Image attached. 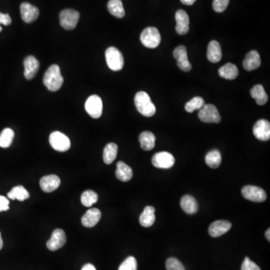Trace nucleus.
Listing matches in <instances>:
<instances>
[{
	"mask_svg": "<svg viewBox=\"0 0 270 270\" xmlns=\"http://www.w3.org/2000/svg\"><path fill=\"white\" fill-rule=\"evenodd\" d=\"M43 83L48 90L56 92L63 84V77L59 65H52L48 68L43 77Z\"/></svg>",
	"mask_w": 270,
	"mask_h": 270,
	"instance_id": "obj_1",
	"label": "nucleus"
},
{
	"mask_svg": "<svg viewBox=\"0 0 270 270\" xmlns=\"http://www.w3.org/2000/svg\"><path fill=\"white\" fill-rule=\"evenodd\" d=\"M134 105L143 116L151 117L156 113V106L146 92L141 91L137 93L134 97Z\"/></svg>",
	"mask_w": 270,
	"mask_h": 270,
	"instance_id": "obj_2",
	"label": "nucleus"
},
{
	"mask_svg": "<svg viewBox=\"0 0 270 270\" xmlns=\"http://www.w3.org/2000/svg\"><path fill=\"white\" fill-rule=\"evenodd\" d=\"M105 57L108 67L112 71H118L122 69L124 65V59L122 53L114 47H110L105 52Z\"/></svg>",
	"mask_w": 270,
	"mask_h": 270,
	"instance_id": "obj_3",
	"label": "nucleus"
},
{
	"mask_svg": "<svg viewBox=\"0 0 270 270\" xmlns=\"http://www.w3.org/2000/svg\"><path fill=\"white\" fill-rule=\"evenodd\" d=\"M161 35L156 27H147L141 34V43L148 48H156L161 43Z\"/></svg>",
	"mask_w": 270,
	"mask_h": 270,
	"instance_id": "obj_4",
	"label": "nucleus"
},
{
	"mask_svg": "<svg viewBox=\"0 0 270 270\" xmlns=\"http://www.w3.org/2000/svg\"><path fill=\"white\" fill-rule=\"evenodd\" d=\"M198 117L206 123H219L221 119L218 109L213 105H204L200 110Z\"/></svg>",
	"mask_w": 270,
	"mask_h": 270,
	"instance_id": "obj_5",
	"label": "nucleus"
},
{
	"mask_svg": "<svg viewBox=\"0 0 270 270\" xmlns=\"http://www.w3.org/2000/svg\"><path fill=\"white\" fill-rule=\"evenodd\" d=\"M80 19V13L74 9L62 10L59 14L61 26L65 30H74Z\"/></svg>",
	"mask_w": 270,
	"mask_h": 270,
	"instance_id": "obj_6",
	"label": "nucleus"
},
{
	"mask_svg": "<svg viewBox=\"0 0 270 270\" xmlns=\"http://www.w3.org/2000/svg\"><path fill=\"white\" fill-rule=\"evenodd\" d=\"M51 147L58 152H66L71 147V141L69 138L59 131H54L51 133L49 138Z\"/></svg>",
	"mask_w": 270,
	"mask_h": 270,
	"instance_id": "obj_7",
	"label": "nucleus"
},
{
	"mask_svg": "<svg viewBox=\"0 0 270 270\" xmlns=\"http://www.w3.org/2000/svg\"><path fill=\"white\" fill-rule=\"evenodd\" d=\"M243 198L253 202H264L267 199V194L263 188L254 185H246L242 189Z\"/></svg>",
	"mask_w": 270,
	"mask_h": 270,
	"instance_id": "obj_8",
	"label": "nucleus"
},
{
	"mask_svg": "<svg viewBox=\"0 0 270 270\" xmlns=\"http://www.w3.org/2000/svg\"><path fill=\"white\" fill-rule=\"evenodd\" d=\"M85 109L91 117L99 119L102 116L103 110L102 99L96 95L90 96L86 102Z\"/></svg>",
	"mask_w": 270,
	"mask_h": 270,
	"instance_id": "obj_9",
	"label": "nucleus"
},
{
	"mask_svg": "<svg viewBox=\"0 0 270 270\" xmlns=\"http://www.w3.org/2000/svg\"><path fill=\"white\" fill-rule=\"evenodd\" d=\"M153 166L161 169L171 168L175 164V159L173 155L167 152L156 153L152 159Z\"/></svg>",
	"mask_w": 270,
	"mask_h": 270,
	"instance_id": "obj_10",
	"label": "nucleus"
},
{
	"mask_svg": "<svg viewBox=\"0 0 270 270\" xmlns=\"http://www.w3.org/2000/svg\"><path fill=\"white\" fill-rule=\"evenodd\" d=\"M66 242V235L62 229H56L53 232L51 239L47 242V247L50 251L58 250L63 247Z\"/></svg>",
	"mask_w": 270,
	"mask_h": 270,
	"instance_id": "obj_11",
	"label": "nucleus"
},
{
	"mask_svg": "<svg viewBox=\"0 0 270 270\" xmlns=\"http://www.w3.org/2000/svg\"><path fill=\"white\" fill-rule=\"evenodd\" d=\"M173 56L177 61V65L182 71L188 72L192 70V64L188 61L187 50L185 46L177 47L173 51Z\"/></svg>",
	"mask_w": 270,
	"mask_h": 270,
	"instance_id": "obj_12",
	"label": "nucleus"
},
{
	"mask_svg": "<svg viewBox=\"0 0 270 270\" xmlns=\"http://www.w3.org/2000/svg\"><path fill=\"white\" fill-rule=\"evenodd\" d=\"M253 134L257 139L267 141L270 139V123L266 119H260L254 125Z\"/></svg>",
	"mask_w": 270,
	"mask_h": 270,
	"instance_id": "obj_13",
	"label": "nucleus"
},
{
	"mask_svg": "<svg viewBox=\"0 0 270 270\" xmlns=\"http://www.w3.org/2000/svg\"><path fill=\"white\" fill-rule=\"evenodd\" d=\"M232 224L230 221L225 220H218L210 224L209 227V234L213 237H219L225 234L231 229Z\"/></svg>",
	"mask_w": 270,
	"mask_h": 270,
	"instance_id": "obj_14",
	"label": "nucleus"
},
{
	"mask_svg": "<svg viewBox=\"0 0 270 270\" xmlns=\"http://www.w3.org/2000/svg\"><path fill=\"white\" fill-rule=\"evenodd\" d=\"M175 18L176 21V33L181 36L187 34L189 31V23H190L188 14L184 10H178L176 12Z\"/></svg>",
	"mask_w": 270,
	"mask_h": 270,
	"instance_id": "obj_15",
	"label": "nucleus"
},
{
	"mask_svg": "<svg viewBox=\"0 0 270 270\" xmlns=\"http://www.w3.org/2000/svg\"><path fill=\"white\" fill-rule=\"evenodd\" d=\"M20 14L22 19L26 23H32L39 17V10L28 2H23L20 5Z\"/></svg>",
	"mask_w": 270,
	"mask_h": 270,
	"instance_id": "obj_16",
	"label": "nucleus"
},
{
	"mask_svg": "<svg viewBox=\"0 0 270 270\" xmlns=\"http://www.w3.org/2000/svg\"><path fill=\"white\" fill-rule=\"evenodd\" d=\"M24 76L27 80H32L36 77L39 68V62L35 56H29L23 61Z\"/></svg>",
	"mask_w": 270,
	"mask_h": 270,
	"instance_id": "obj_17",
	"label": "nucleus"
},
{
	"mask_svg": "<svg viewBox=\"0 0 270 270\" xmlns=\"http://www.w3.org/2000/svg\"><path fill=\"white\" fill-rule=\"evenodd\" d=\"M60 182V179L56 175H48L41 179L40 186L44 192L50 193L57 189Z\"/></svg>",
	"mask_w": 270,
	"mask_h": 270,
	"instance_id": "obj_18",
	"label": "nucleus"
},
{
	"mask_svg": "<svg viewBox=\"0 0 270 270\" xmlns=\"http://www.w3.org/2000/svg\"><path fill=\"white\" fill-rule=\"evenodd\" d=\"M102 213L99 209L93 208L87 210V213L83 216L81 222L86 227H93L100 221Z\"/></svg>",
	"mask_w": 270,
	"mask_h": 270,
	"instance_id": "obj_19",
	"label": "nucleus"
},
{
	"mask_svg": "<svg viewBox=\"0 0 270 270\" xmlns=\"http://www.w3.org/2000/svg\"><path fill=\"white\" fill-rule=\"evenodd\" d=\"M261 59L259 53L257 51H252L248 53L243 61V67L248 71H253L259 68Z\"/></svg>",
	"mask_w": 270,
	"mask_h": 270,
	"instance_id": "obj_20",
	"label": "nucleus"
},
{
	"mask_svg": "<svg viewBox=\"0 0 270 270\" xmlns=\"http://www.w3.org/2000/svg\"><path fill=\"white\" fill-rule=\"evenodd\" d=\"M222 57L221 46L217 41H211L208 45L207 50V58L213 63L219 62Z\"/></svg>",
	"mask_w": 270,
	"mask_h": 270,
	"instance_id": "obj_21",
	"label": "nucleus"
},
{
	"mask_svg": "<svg viewBox=\"0 0 270 270\" xmlns=\"http://www.w3.org/2000/svg\"><path fill=\"white\" fill-rule=\"evenodd\" d=\"M155 211L156 210L154 207L151 206H147L145 207L142 214L140 216L139 221L141 226L144 227H150L153 225L156 221Z\"/></svg>",
	"mask_w": 270,
	"mask_h": 270,
	"instance_id": "obj_22",
	"label": "nucleus"
},
{
	"mask_svg": "<svg viewBox=\"0 0 270 270\" xmlns=\"http://www.w3.org/2000/svg\"><path fill=\"white\" fill-rule=\"evenodd\" d=\"M181 207L187 214H195L198 212V204L194 197L191 195H185L180 201Z\"/></svg>",
	"mask_w": 270,
	"mask_h": 270,
	"instance_id": "obj_23",
	"label": "nucleus"
},
{
	"mask_svg": "<svg viewBox=\"0 0 270 270\" xmlns=\"http://www.w3.org/2000/svg\"><path fill=\"white\" fill-rule=\"evenodd\" d=\"M116 176L122 182H128L133 177L132 169L124 162H119L116 164Z\"/></svg>",
	"mask_w": 270,
	"mask_h": 270,
	"instance_id": "obj_24",
	"label": "nucleus"
},
{
	"mask_svg": "<svg viewBox=\"0 0 270 270\" xmlns=\"http://www.w3.org/2000/svg\"><path fill=\"white\" fill-rule=\"evenodd\" d=\"M141 148L145 151L153 150L156 145V136L150 131H144L139 136Z\"/></svg>",
	"mask_w": 270,
	"mask_h": 270,
	"instance_id": "obj_25",
	"label": "nucleus"
},
{
	"mask_svg": "<svg viewBox=\"0 0 270 270\" xmlns=\"http://www.w3.org/2000/svg\"><path fill=\"white\" fill-rule=\"evenodd\" d=\"M218 74L226 80H234L239 74V70L234 64L227 63L219 68Z\"/></svg>",
	"mask_w": 270,
	"mask_h": 270,
	"instance_id": "obj_26",
	"label": "nucleus"
},
{
	"mask_svg": "<svg viewBox=\"0 0 270 270\" xmlns=\"http://www.w3.org/2000/svg\"><path fill=\"white\" fill-rule=\"evenodd\" d=\"M118 153V147L114 143L108 144L104 149L103 159L105 164H110L116 159Z\"/></svg>",
	"mask_w": 270,
	"mask_h": 270,
	"instance_id": "obj_27",
	"label": "nucleus"
},
{
	"mask_svg": "<svg viewBox=\"0 0 270 270\" xmlns=\"http://www.w3.org/2000/svg\"><path fill=\"white\" fill-rule=\"evenodd\" d=\"M251 96L255 99L258 105H264L268 101V96L266 93L264 87L261 84L255 85L251 90Z\"/></svg>",
	"mask_w": 270,
	"mask_h": 270,
	"instance_id": "obj_28",
	"label": "nucleus"
},
{
	"mask_svg": "<svg viewBox=\"0 0 270 270\" xmlns=\"http://www.w3.org/2000/svg\"><path fill=\"white\" fill-rule=\"evenodd\" d=\"M108 8L112 15L118 18H122L125 16V10L121 0H110L108 2Z\"/></svg>",
	"mask_w": 270,
	"mask_h": 270,
	"instance_id": "obj_29",
	"label": "nucleus"
},
{
	"mask_svg": "<svg viewBox=\"0 0 270 270\" xmlns=\"http://www.w3.org/2000/svg\"><path fill=\"white\" fill-rule=\"evenodd\" d=\"M30 198V193L22 185H17L10 191L8 193V198L11 200H18L19 201H23Z\"/></svg>",
	"mask_w": 270,
	"mask_h": 270,
	"instance_id": "obj_30",
	"label": "nucleus"
},
{
	"mask_svg": "<svg viewBox=\"0 0 270 270\" xmlns=\"http://www.w3.org/2000/svg\"><path fill=\"white\" fill-rule=\"evenodd\" d=\"M206 163L211 168H218L221 163V155L218 150H214L207 153L206 156Z\"/></svg>",
	"mask_w": 270,
	"mask_h": 270,
	"instance_id": "obj_31",
	"label": "nucleus"
},
{
	"mask_svg": "<svg viewBox=\"0 0 270 270\" xmlns=\"http://www.w3.org/2000/svg\"><path fill=\"white\" fill-rule=\"evenodd\" d=\"M14 132L11 128H5L0 134V147L8 148L12 144Z\"/></svg>",
	"mask_w": 270,
	"mask_h": 270,
	"instance_id": "obj_32",
	"label": "nucleus"
},
{
	"mask_svg": "<svg viewBox=\"0 0 270 270\" xmlns=\"http://www.w3.org/2000/svg\"><path fill=\"white\" fill-rule=\"evenodd\" d=\"M81 203L84 207H90L99 200V195L94 191H85L81 195Z\"/></svg>",
	"mask_w": 270,
	"mask_h": 270,
	"instance_id": "obj_33",
	"label": "nucleus"
},
{
	"mask_svg": "<svg viewBox=\"0 0 270 270\" xmlns=\"http://www.w3.org/2000/svg\"><path fill=\"white\" fill-rule=\"evenodd\" d=\"M204 105H205L204 99L199 96H196V97L193 98L192 100L187 102L185 109L188 113H192L195 110H201Z\"/></svg>",
	"mask_w": 270,
	"mask_h": 270,
	"instance_id": "obj_34",
	"label": "nucleus"
},
{
	"mask_svg": "<svg viewBox=\"0 0 270 270\" xmlns=\"http://www.w3.org/2000/svg\"><path fill=\"white\" fill-rule=\"evenodd\" d=\"M138 270V262L134 257L130 256L127 258L119 266L118 270Z\"/></svg>",
	"mask_w": 270,
	"mask_h": 270,
	"instance_id": "obj_35",
	"label": "nucleus"
},
{
	"mask_svg": "<svg viewBox=\"0 0 270 270\" xmlns=\"http://www.w3.org/2000/svg\"><path fill=\"white\" fill-rule=\"evenodd\" d=\"M167 270H185L183 264L175 258H170L166 261Z\"/></svg>",
	"mask_w": 270,
	"mask_h": 270,
	"instance_id": "obj_36",
	"label": "nucleus"
},
{
	"mask_svg": "<svg viewBox=\"0 0 270 270\" xmlns=\"http://www.w3.org/2000/svg\"><path fill=\"white\" fill-rule=\"evenodd\" d=\"M229 2H230V0H213V9L216 12H223L228 6Z\"/></svg>",
	"mask_w": 270,
	"mask_h": 270,
	"instance_id": "obj_37",
	"label": "nucleus"
},
{
	"mask_svg": "<svg viewBox=\"0 0 270 270\" xmlns=\"http://www.w3.org/2000/svg\"><path fill=\"white\" fill-rule=\"evenodd\" d=\"M241 270H261V268L253 261H251L250 258L246 257L244 261L242 263Z\"/></svg>",
	"mask_w": 270,
	"mask_h": 270,
	"instance_id": "obj_38",
	"label": "nucleus"
},
{
	"mask_svg": "<svg viewBox=\"0 0 270 270\" xmlns=\"http://www.w3.org/2000/svg\"><path fill=\"white\" fill-rule=\"evenodd\" d=\"M9 210V200L5 197L0 195V212Z\"/></svg>",
	"mask_w": 270,
	"mask_h": 270,
	"instance_id": "obj_39",
	"label": "nucleus"
},
{
	"mask_svg": "<svg viewBox=\"0 0 270 270\" xmlns=\"http://www.w3.org/2000/svg\"><path fill=\"white\" fill-rule=\"evenodd\" d=\"M11 23V18L9 14L0 13V24L8 26Z\"/></svg>",
	"mask_w": 270,
	"mask_h": 270,
	"instance_id": "obj_40",
	"label": "nucleus"
},
{
	"mask_svg": "<svg viewBox=\"0 0 270 270\" xmlns=\"http://www.w3.org/2000/svg\"><path fill=\"white\" fill-rule=\"evenodd\" d=\"M81 270H96V267L91 264H87L83 267Z\"/></svg>",
	"mask_w": 270,
	"mask_h": 270,
	"instance_id": "obj_41",
	"label": "nucleus"
},
{
	"mask_svg": "<svg viewBox=\"0 0 270 270\" xmlns=\"http://www.w3.org/2000/svg\"><path fill=\"white\" fill-rule=\"evenodd\" d=\"M180 1L184 5H192L196 2L197 0H180Z\"/></svg>",
	"mask_w": 270,
	"mask_h": 270,
	"instance_id": "obj_42",
	"label": "nucleus"
},
{
	"mask_svg": "<svg viewBox=\"0 0 270 270\" xmlns=\"http://www.w3.org/2000/svg\"><path fill=\"white\" fill-rule=\"evenodd\" d=\"M270 229H268V230H267V231H266V238H267V240H268L269 242H270Z\"/></svg>",
	"mask_w": 270,
	"mask_h": 270,
	"instance_id": "obj_43",
	"label": "nucleus"
},
{
	"mask_svg": "<svg viewBox=\"0 0 270 270\" xmlns=\"http://www.w3.org/2000/svg\"><path fill=\"white\" fill-rule=\"evenodd\" d=\"M2 246H3V241H2V236L0 233V250L2 249Z\"/></svg>",
	"mask_w": 270,
	"mask_h": 270,
	"instance_id": "obj_44",
	"label": "nucleus"
},
{
	"mask_svg": "<svg viewBox=\"0 0 270 270\" xmlns=\"http://www.w3.org/2000/svg\"><path fill=\"white\" fill-rule=\"evenodd\" d=\"M2 26H0V32H2Z\"/></svg>",
	"mask_w": 270,
	"mask_h": 270,
	"instance_id": "obj_45",
	"label": "nucleus"
}]
</instances>
